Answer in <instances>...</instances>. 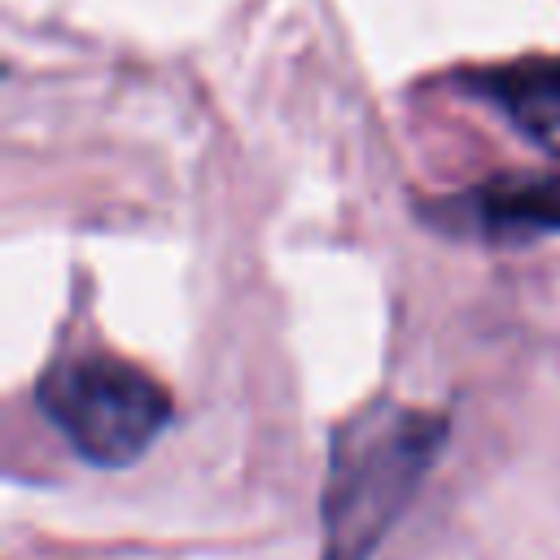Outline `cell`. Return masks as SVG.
<instances>
[{
  "mask_svg": "<svg viewBox=\"0 0 560 560\" xmlns=\"http://www.w3.org/2000/svg\"><path fill=\"white\" fill-rule=\"evenodd\" d=\"M446 433L451 420L442 411L402 402H372L337 429L319 490L324 560L376 556L420 494Z\"/></svg>",
  "mask_w": 560,
  "mask_h": 560,
  "instance_id": "1",
  "label": "cell"
},
{
  "mask_svg": "<svg viewBox=\"0 0 560 560\" xmlns=\"http://www.w3.org/2000/svg\"><path fill=\"white\" fill-rule=\"evenodd\" d=\"M35 402L74 455L96 468L136 464L171 424V394L114 354L57 359L39 376Z\"/></svg>",
  "mask_w": 560,
  "mask_h": 560,
  "instance_id": "2",
  "label": "cell"
},
{
  "mask_svg": "<svg viewBox=\"0 0 560 560\" xmlns=\"http://www.w3.org/2000/svg\"><path fill=\"white\" fill-rule=\"evenodd\" d=\"M420 214L459 236L481 241H529L560 232V171H516L472 184L455 197L420 206Z\"/></svg>",
  "mask_w": 560,
  "mask_h": 560,
  "instance_id": "3",
  "label": "cell"
},
{
  "mask_svg": "<svg viewBox=\"0 0 560 560\" xmlns=\"http://www.w3.org/2000/svg\"><path fill=\"white\" fill-rule=\"evenodd\" d=\"M459 88L499 109L529 144L560 158V52L468 70L459 74Z\"/></svg>",
  "mask_w": 560,
  "mask_h": 560,
  "instance_id": "4",
  "label": "cell"
}]
</instances>
